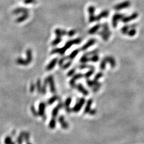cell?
<instances>
[{"label":"cell","mask_w":144,"mask_h":144,"mask_svg":"<svg viewBox=\"0 0 144 144\" xmlns=\"http://www.w3.org/2000/svg\"><path fill=\"white\" fill-rule=\"evenodd\" d=\"M44 108H45V105L44 103H41L39 106V113L40 115H43L44 113Z\"/></svg>","instance_id":"11"},{"label":"cell","mask_w":144,"mask_h":144,"mask_svg":"<svg viewBox=\"0 0 144 144\" xmlns=\"http://www.w3.org/2000/svg\"><path fill=\"white\" fill-rule=\"evenodd\" d=\"M106 61H109V63L112 65V67H114L115 65V60H113L112 58H110V57H108L106 58Z\"/></svg>","instance_id":"13"},{"label":"cell","mask_w":144,"mask_h":144,"mask_svg":"<svg viewBox=\"0 0 144 144\" xmlns=\"http://www.w3.org/2000/svg\"><path fill=\"white\" fill-rule=\"evenodd\" d=\"M88 58H86V56H83V57H82V58H81V61H82V62H85L86 61H88Z\"/></svg>","instance_id":"21"},{"label":"cell","mask_w":144,"mask_h":144,"mask_svg":"<svg viewBox=\"0 0 144 144\" xmlns=\"http://www.w3.org/2000/svg\"><path fill=\"white\" fill-rule=\"evenodd\" d=\"M31 2V1H29V0H28V2Z\"/></svg>","instance_id":"28"},{"label":"cell","mask_w":144,"mask_h":144,"mask_svg":"<svg viewBox=\"0 0 144 144\" xmlns=\"http://www.w3.org/2000/svg\"><path fill=\"white\" fill-rule=\"evenodd\" d=\"M48 82H50V86H51V90L52 93L55 92V88L54 83H53V81L52 79V78L51 76L48 78Z\"/></svg>","instance_id":"6"},{"label":"cell","mask_w":144,"mask_h":144,"mask_svg":"<svg viewBox=\"0 0 144 144\" xmlns=\"http://www.w3.org/2000/svg\"><path fill=\"white\" fill-rule=\"evenodd\" d=\"M74 34V31H70V32H69V35L70 36H73Z\"/></svg>","instance_id":"25"},{"label":"cell","mask_w":144,"mask_h":144,"mask_svg":"<svg viewBox=\"0 0 144 144\" xmlns=\"http://www.w3.org/2000/svg\"><path fill=\"white\" fill-rule=\"evenodd\" d=\"M106 62V61L105 60H103V61H102V62L101 63V64H100V69H103V70L104 69V67H105Z\"/></svg>","instance_id":"19"},{"label":"cell","mask_w":144,"mask_h":144,"mask_svg":"<svg viewBox=\"0 0 144 144\" xmlns=\"http://www.w3.org/2000/svg\"><path fill=\"white\" fill-rule=\"evenodd\" d=\"M102 76V73H99V74H98L97 75V78H95V79H98L99 78H100V77Z\"/></svg>","instance_id":"27"},{"label":"cell","mask_w":144,"mask_h":144,"mask_svg":"<svg viewBox=\"0 0 144 144\" xmlns=\"http://www.w3.org/2000/svg\"><path fill=\"white\" fill-rule=\"evenodd\" d=\"M78 90H79L81 92H82V93L84 94V95H87V94H88V91H86V90L84 89V88L81 85H78Z\"/></svg>","instance_id":"12"},{"label":"cell","mask_w":144,"mask_h":144,"mask_svg":"<svg viewBox=\"0 0 144 144\" xmlns=\"http://www.w3.org/2000/svg\"><path fill=\"white\" fill-rule=\"evenodd\" d=\"M50 127L51 128H54L55 126V120L54 119H53V120H51V123H50Z\"/></svg>","instance_id":"17"},{"label":"cell","mask_w":144,"mask_h":144,"mask_svg":"<svg viewBox=\"0 0 144 144\" xmlns=\"http://www.w3.org/2000/svg\"><path fill=\"white\" fill-rule=\"evenodd\" d=\"M91 103H92V100H89L88 102L87 103V106H86L85 109V113L86 112H88L89 111H90V106H91Z\"/></svg>","instance_id":"14"},{"label":"cell","mask_w":144,"mask_h":144,"mask_svg":"<svg viewBox=\"0 0 144 144\" xmlns=\"http://www.w3.org/2000/svg\"><path fill=\"white\" fill-rule=\"evenodd\" d=\"M89 12H90V22H92L95 20V18L93 14L94 12V7L91 6L89 8Z\"/></svg>","instance_id":"4"},{"label":"cell","mask_w":144,"mask_h":144,"mask_svg":"<svg viewBox=\"0 0 144 144\" xmlns=\"http://www.w3.org/2000/svg\"><path fill=\"white\" fill-rule=\"evenodd\" d=\"M74 69H73V70H72L71 71H70V73H69V74H68V75H69V76H71L73 74H74Z\"/></svg>","instance_id":"26"},{"label":"cell","mask_w":144,"mask_h":144,"mask_svg":"<svg viewBox=\"0 0 144 144\" xmlns=\"http://www.w3.org/2000/svg\"><path fill=\"white\" fill-rule=\"evenodd\" d=\"M60 41H61V39H60V37L57 38V39H56L55 40L53 41V42H52V44H53V45H56V44H58V43L60 42Z\"/></svg>","instance_id":"18"},{"label":"cell","mask_w":144,"mask_h":144,"mask_svg":"<svg viewBox=\"0 0 144 144\" xmlns=\"http://www.w3.org/2000/svg\"><path fill=\"white\" fill-rule=\"evenodd\" d=\"M91 61L95 62V61H98V60H99V57H98L97 55H94L93 57L91 58Z\"/></svg>","instance_id":"20"},{"label":"cell","mask_w":144,"mask_h":144,"mask_svg":"<svg viewBox=\"0 0 144 144\" xmlns=\"http://www.w3.org/2000/svg\"><path fill=\"white\" fill-rule=\"evenodd\" d=\"M5 142H6V143L7 144H9V142H11V138H9V137H7L6 139V141H5Z\"/></svg>","instance_id":"24"},{"label":"cell","mask_w":144,"mask_h":144,"mask_svg":"<svg viewBox=\"0 0 144 144\" xmlns=\"http://www.w3.org/2000/svg\"><path fill=\"white\" fill-rule=\"evenodd\" d=\"M95 40H94V39H91V40H90L88 41L87 43H86V44H85L83 47H82V51L86 50V49H88L89 47H90V46H91L92 45H93L94 43H95Z\"/></svg>","instance_id":"3"},{"label":"cell","mask_w":144,"mask_h":144,"mask_svg":"<svg viewBox=\"0 0 144 144\" xmlns=\"http://www.w3.org/2000/svg\"><path fill=\"white\" fill-rule=\"evenodd\" d=\"M60 108V106H58L57 108H55L54 109V110L53 111V112H52V115H53V116H56V115H57L58 111L59 109Z\"/></svg>","instance_id":"16"},{"label":"cell","mask_w":144,"mask_h":144,"mask_svg":"<svg viewBox=\"0 0 144 144\" xmlns=\"http://www.w3.org/2000/svg\"><path fill=\"white\" fill-rule=\"evenodd\" d=\"M85 102V100L83 99H81V100H80V102L79 103H78V104L76 105V106L74 107V108H73V111H74V112H78V111H79V110L81 109V108H82V105L83 104V103H84Z\"/></svg>","instance_id":"2"},{"label":"cell","mask_w":144,"mask_h":144,"mask_svg":"<svg viewBox=\"0 0 144 144\" xmlns=\"http://www.w3.org/2000/svg\"><path fill=\"white\" fill-rule=\"evenodd\" d=\"M121 17H122V16L120 15V14H116L114 16H113V22H112V23H113V27H116L118 20V19H120V18H121Z\"/></svg>","instance_id":"8"},{"label":"cell","mask_w":144,"mask_h":144,"mask_svg":"<svg viewBox=\"0 0 144 144\" xmlns=\"http://www.w3.org/2000/svg\"><path fill=\"white\" fill-rule=\"evenodd\" d=\"M70 102H71V99H70V98H69V99H68L67 100V102H66V106H69V104H70Z\"/></svg>","instance_id":"23"},{"label":"cell","mask_w":144,"mask_h":144,"mask_svg":"<svg viewBox=\"0 0 144 144\" xmlns=\"http://www.w3.org/2000/svg\"><path fill=\"white\" fill-rule=\"evenodd\" d=\"M78 53H79V50H75L71 55H70V58H74L78 55Z\"/></svg>","instance_id":"15"},{"label":"cell","mask_w":144,"mask_h":144,"mask_svg":"<svg viewBox=\"0 0 144 144\" xmlns=\"http://www.w3.org/2000/svg\"><path fill=\"white\" fill-rule=\"evenodd\" d=\"M100 25H97L95 26V27H94L93 28L91 29V30L89 31V33H90V34H93L94 33H95V32H96L98 30H99V28H100Z\"/></svg>","instance_id":"10"},{"label":"cell","mask_w":144,"mask_h":144,"mask_svg":"<svg viewBox=\"0 0 144 144\" xmlns=\"http://www.w3.org/2000/svg\"><path fill=\"white\" fill-rule=\"evenodd\" d=\"M56 99H57V98H56V97H52V99H51V100H49V104H51V103H53V102H55V100H56Z\"/></svg>","instance_id":"22"},{"label":"cell","mask_w":144,"mask_h":144,"mask_svg":"<svg viewBox=\"0 0 144 144\" xmlns=\"http://www.w3.org/2000/svg\"><path fill=\"white\" fill-rule=\"evenodd\" d=\"M57 62V59L55 58V59H54V60H52V61L50 62V64H49L47 66V68H46L47 70H52V69L54 67V66L55 65Z\"/></svg>","instance_id":"7"},{"label":"cell","mask_w":144,"mask_h":144,"mask_svg":"<svg viewBox=\"0 0 144 144\" xmlns=\"http://www.w3.org/2000/svg\"><path fill=\"white\" fill-rule=\"evenodd\" d=\"M108 11H104L99 14L97 17L95 18V20H99L100 19L102 18H104V17H107L108 16Z\"/></svg>","instance_id":"9"},{"label":"cell","mask_w":144,"mask_h":144,"mask_svg":"<svg viewBox=\"0 0 144 144\" xmlns=\"http://www.w3.org/2000/svg\"><path fill=\"white\" fill-rule=\"evenodd\" d=\"M129 6V2L128 1H126V2H124L123 3L120 4H118V6H115V9H116V10H120V9H123V8H126L128 6Z\"/></svg>","instance_id":"5"},{"label":"cell","mask_w":144,"mask_h":144,"mask_svg":"<svg viewBox=\"0 0 144 144\" xmlns=\"http://www.w3.org/2000/svg\"><path fill=\"white\" fill-rule=\"evenodd\" d=\"M81 42V40L80 39H76V40H72V41H70L69 42H68L65 45V46L62 49H55L52 51V52H53V53H58V52H60V54H63L64 52H65V51L67 49H69L72 45H73V44H79V43Z\"/></svg>","instance_id":"1"}]
</instances>
